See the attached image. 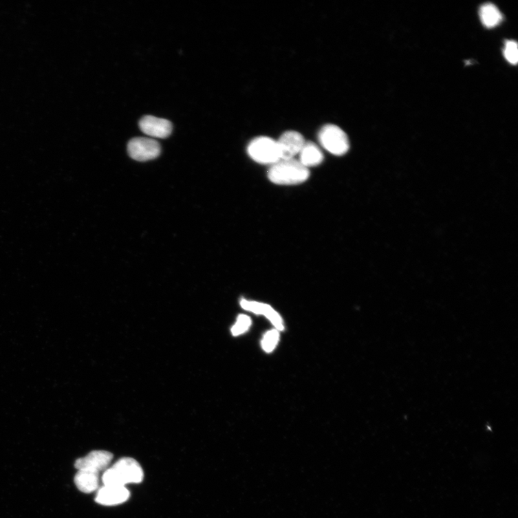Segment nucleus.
Instances as JSON below:
<instances>
[{"instance_id": "obj_10", "label": "nucleus", "mask_w": 518, "mask_h": 518, "mask_svg": "<svg viewBox=\"0 0 518 518\" xmlns=\"http://www.w3.org/2000/svg\"><path fill=\"white\" fill-rule=\"evenodd\" d=\"M241 305L245 310L266 316L272 322L277 329H284L283 323H282V321L279 316V314L270 305L257 302H250L245 300L241 301Z\"/></svg>"}, {"instance_id": "obj_1", "label": "nucleus", "mask_w": 518, "mask_h": 518, "mask_svg": "<svg viewBox=\"0 0 518 518\" xmlns=\"http://www.w3.org/2000/svg\"><path fill=\"white\" fill-rule=\"evenodd\" d=\"M309 177V169L295 159L280 160L272 164L268 171L269 180L279 185L301 184Z\"/></svg>"}, {"instance_id": "obj_3", "label": "nucleus", "mask_w": 518, "mask_h": 518, "mask_svg": "<svg viewBox=\"0 0 518 518\" xmlns=\"http://www.w3.org/2000/svg\"><path fill=\"white\" fill-rule=\"evenodd\" d=\"M248 153L251 159L262 164H274L280 160L277 140L260 136L251 140L248 147Z\"/></svg>"}, {"instance_id": "obj_7", "label": "nucleus", "mask_w": 518, "mask_h": 518, "mask_svg": "<svg viewBox=\"0 0 518 518\" xmlns=\"http://www.w3.org/2000/svg\"><path fill=\"white\" fill-rule=\"evenodd\" d=\"M113 468L116 471L125 485L140 483L144 479L142 467L133 458H122L118 460Z\"/></svg>"}, {"instance_id": "obj_17", "label": "nucleus", "mask_w": 518, "mask_h": 518, "mask_svg": "<svg viewBox=\"0 0 518 518\" xmlns=\"http://www.w3.org/2000/svg\"><path fill=\"white\" fill-rule=\"evenodd\" d=\"M250 319L244 315L238 318L237 323L232 327V334L234 336H239L247 331L250 325Z\"/></svg>"}, {"instance_id": "obj_4", "label": "nucleus", "mask_w": 518, "mask_h": 518, "mask_svg": "<svg viewBox=\"0 0 518 518\" xmlns=\"http://www.w3.org/2000/svg\"><path fill=\"white\" fill-rule=\"evenodd\" d=\"M128 151L134 160L147 162L160 155L161 146L158 141L152 138H135L129 143Z\"/></svg>"}, {"instance_id": "obj_2", "label": "nucleus", "mask_w": 518, "mask_h": 518, "mask_svg": "<svg viewBox=\"0 0 518 518\" xmlns=\"http://www.w3.org/2000/svg\"><path fill=\"white\" fill-rule=\"evenodd\" d=\"M319 139L322 147L334 155H343L349 150L347 133L334 124L324 125L319 131Z\"/></svg>"}, {"instance_id": "obj_14", "label": "nucleus", "mask_w": 518, "mask_h": 518, "mask_svg": "<svg viewBox=\"0 0 518 518\" xmlns=\"http://www.w3.org/2000/svg\"><path fill=\"white\" fill-rule=\"evenodd\" d=\"M102 482L104 486H125V485L122 482L120 476L117 473L116 471L111 467L105 471L102 476Z\"/></svg>"}, {"instance_id": "obj_16", "label": "nucleus", "mask_w": 518, "mask_h": 518, "mask_svg": "<svg viewBox=\"0 0 518 518\" xmlns=\"http://www.w3.org/2000/svg\"><path fill=\"white\" fill-rule=\"evenodd\" d=\"M504 56L509 63L516 65L518 61L517 44L514 41H508L505 45Z\"/></svg>"}, {"instance_id": "obj_11", "label": "nucleus", "mask_w": 518, "mask_h": 518, "mask_svg": "<svg viewBox=\"0 0 518 518\" xmlns=\"http://www.w3.org/2000/svg\"><path fill=\"white\" fill-rule=\"evenodd\" d=\"M74 482L77 488L81 492L91 493L98 488L99 473L80 470L75 476Z\"/></svg>"}, {"instance_id": "obj_8", "label": "nucleus", "mask_w": 518, "mask_h": 518, "mask_svg": "<svg viewBox=\"0 0 518 518\" xmlns=\"http://www.w3.org/2000/svg\"><path fill=\"white\" fill-rule=\"evenodd\" d=\"M139 125L141 131L153 138H166L172 132V124L170 121L151 116L141 119Z\"/></svg>"}, {"instance_id": "obj_5", "label": "nucleus", "mask_w": 518, "mask_h": 518, "mask_svg": "<svg viewBox=\"0 0 518 518\" xmlns=\"http://www.w3.org/2000/svg\"><path fill=\"white\" fill-rule=\"evenodd\" d=\"M277 142L280 160H290L300 153L305 140L301 133L290 131L282 134Z\"/></svg>"}, {"instance_id": "obj_9", "label": "nucleus", "mask_w": 518, "mask_h": 518, "mask_svg": "<svg viewBox=\"0 0 518 518\" xmlns=\"http://www.w3.org/2000/svg\"><path fill=\"white\" fill-rule=\"evenodd\" d=\"M130 497V492L125 486H104L98 493L96 498L98 504L111 506L127 501Z\"/></svg>"}, {"instance_id": "obj_13", "label": "nucleus", "mask_w": 518, "mask_h": 518, "mask_svg": "<svg viewBox=\"0 0 518 518\" xmlns=\"http://www.w3.org/2000/svg\"><path fill=\"white\" fill-rule=\"evenodd\" d=\"M479 17L483 25L489 28L496 27L502 20L500 11L495 6L490 3L481 7Z\"/></svg>"}, {"instance_id": "obj_6", "label": "nucleus", "mask_w": 518, "mask_h": 518, "mask_svg": "<svg viewBox=\"0 0 518 518\" xmlns=\"http://www.w3.org/2000/svg\"><path fill=\"white\" fill-rule=\"evenodd\" d=\"M114 459V455L106 451H93L84 458L78 459L75 467L78 470L99 473L106 468Z\"/></svg>"}, {"instance_id": "obj_15", "label": "nucleus", "mask_w": 518, "mask_h": 518, "mask_svg": "<svg viewBox=\"0 0 518 518\" xmlns=\"http://www.w3.org/2000/svg\"><path fill=\"white\" fill-rule=\"evenodd\" d=\"M279 333L277 330L266 334L262 341V347L266 352H271L274 350L279 341Z\"/></svg>"}, {"instance_id": "obj_12", "label": "nucleus", "mask_w": 518, "mask_h": 518, "mask_svg": "<svg viewBox=\"0 0 518 518\" xmlns=\"http://www.w3.org/2000/svg\"><path fill=\"white\" fill-rule=\"evenodd\" d=\"M301 163L307 167L316 166L323 162V154L320 148L312 142H306L300 153Z\"/></svg>"}]
</instances>
